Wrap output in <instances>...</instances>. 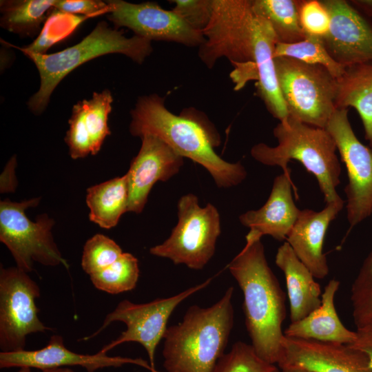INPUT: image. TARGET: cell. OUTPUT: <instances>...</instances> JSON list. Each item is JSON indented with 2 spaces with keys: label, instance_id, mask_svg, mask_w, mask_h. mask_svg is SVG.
<instances>
[{
  "label": "cell",
  "instance_id": "3",
  "mask_svg": "<svg viewBox=\"0 0 372 372\" xmlns=\"http://www.w3.org/2000/svg\"><path fill=\"white\" fill-rule=\"evenodd\" d=\"M233 293L229 287L211 307H189L180 322L167 328L163 356L167 372H213L234 326Z\"/></svg>",
  "mask_w": 372,
  "mask_h": 372
},
{
  "label": "cell",
  "instance_id": "39",
  "mask_svg": "<svg viewBox=\"0 0 372 372\" xmlns=\"http://www.w3.org/2000/svg\"><path fill=\"white\" fill-rule=\"evenodd\" d=\"M17 372H33V371H32V369L23 367V368H19V371H17ZM40 372H74V371L69 369L68 367H61V368L45 369V370L41 371Z\"/></svg>",
  "mask_w": 372,
  "mask_h": 372
},
{
  "label": "cell",
  "instance_id": "4",
  "mask_svg": "<svg viewBox=\"0 0 372 372\" xmlns=\"http://www.w3.org/2000/svg\"><path fill=\"white\" fill-rule=\"evenodd\" d=\"M18 49L34 63L39 74V88L28 101L29 109L37 115L45 110L59 83L81 65L109 54H121L142 64L153 51L149 40L136 35L126 37L104 21L80 42L61 51L46 54Z\"/></svg>",
  "mask_w": 372,
  "mask_h": 372
},
{
  "label": "cell",
  "instance_id": "27",
  "mask_svg": "<svg viewBox=\"0 0 372 372\" xmlns=\"http://www.w3.org/2000/svg\"><path fill=\"white\" fill-rule=\"evenodd\" d=\"M251 3L254 12L270 23L278 43H293L306 37L300 21L299 1L251 0Z\"/></svg>",
  "mask_w": 372,
  "mask_h": 372
},
{
  "label": "cell",
  "instance_id": "33",
  "mask_svg": "<svg viewBox=\"0 0 372 372\" xmlns=\"http://www.w3.org/2000/svg\"><path fill=\"white\" fill-rule=\"evenodd\" d=\"M299 17L307 34L322 38L329 32L330 16L321 1H299Z\"/></svg>",
  "mask_w": 372,
  "mask_h": 372
},
{
  "label": "cell",
  "instance_id": "2",
  "mask_svg": "<svg viewBox=\"0 0 372 372\" xmlns=\"http://www.w3.org/2000/svg\"><path fill=\"white\" fill-rule=\"evenodd\" d=\"M245 240L228 269L243 293L245 327L251 345L259 357L276 364L285 336V294L267 263L261 238L247 234Z\"/></svg>",
  "mask_w": 372,
  "mask_h": 372
},
{
  "label": "cell",
  "instance_id": "34",
  "mask_svg": "<svg viewBox=\"0 0 372 372\" xmlns=\"http://www.w3.org/2000/svg\"><path fill=\"white\" fill-rule=\"evenodd\" d=\"M172 10L193 29L202 32L208 25L213 10V0H174Z\"/></svg>",
  "mask_w": 372,
  "mask_h": 372
},
{
  "label": "cell",
  "instance_id": "13",
  "mask_svg": "<svg viewBox=\"0 0 372 372\" xmlns=\"http://www.w3.org/2000/svg\"><path fill=\"white\" fill-rule=\"evenodd\" d=\"M106 1L107 19L116 29L127 28L150 41L174 42L187 47L199 48L205 41L202 32L193 29L172 10H165L156 2Z\"/></svg>",
  "mask_w": 372,
  "mask_h": 372
},
{
  "label": "cell",
  "instance_id": "22",
  "mask_svg": "<svg viewBox=\"0 0 372 372\" xmlns=\"http://www.w3.org/2000/svg\"><path fill=\"white\" fill-rule=\"evenodd\" d=\"M275 262L285 277L291 322L303 319L321 304L320 285L287 241L278 249Z\"/></svg>",
  "mask_w": 372,
  "mask_h": 372
},
{
  "label": "cell",
  "instance_id": "12",
  "mask_svg": "<svg viewBox=\"0 0 372 372\" xmlns=\"http://www.w3.org/2000/svg\"><path fill=\"white\" fill-rule=\"evenodd\" d=\"M325 129L334 139L347 169V216L353 227L372 214V149L356 137L348 109H336Z\"/></svg>",
  "mask_w": 372,
  "mask_h": 372
},
{
  "label": "cell",
  "instance_id": "21",
  "mask_svg": "<svg viewBox=\"0 0 372 372\" xmlns=\"http://www.w3.org/2000/svg\"><path fill=\"white\" fill-rule=\"evenodd\" d=\"M339 287L340 281L330 280L322 293L320 307L303 319L291 322L284 331L285 336L344 344L353 343L356 331L343 324L335 307V296Z\"/></svg>",
  "mask_w": 372,
  "mask_h": 372
},
{
  "label": "cell",
  "instance_id": "36",
  "mask_svg": "<svg viewBox=\"0 0 372 372\" xmlns=\"http://www.w3.org/2000/svg\"><path fill=\"white\" fill-rule=\"evenodd\" d=\"M355 331V340L349 345L364 353L372 368V325L358 328Z\"/></svg>",
  "mask_w": 372,
  "mask_h": 372
},
{
  "label": "cell",
  "instance_id": "23",
  "mask_svg": "<svg viewBox=\"0 0 372 372\" xmlns=\"http://www.w3.org/2000/svg\"><path fill=\"white\" fill-rule=\"evenodd\" d=\"M337 81L336 109L356 110L372 147V61L345 67Z\"/></svg>",
  "mask_w": 372,
  "mask_h": 372
},
{
  "label": "cell",
  "instance_id": "6",
  "mask_svg": "<svg viewBox=\"0 0 372 372\" xmlns=\"http://www.w3.org/2000/svg\"><path fill=\"white\" fill-rule=\"evenodd\" d=\"M274 60L289 116L325 129L336 110L337 79L320 65L284 56Z\"/></svg>",
  "mask_w": 372,
  "mask_h": 372
},
{
  "label": "cell",
  "instance_id": "30",
  "mask_svg": "<svg viewBox=\"0 0 372 372\" xmlns=\"http://www.w3.org/2000/svg\"><path fill=\"white\" fill-rule=\"evenodd\" d=\"M213 372H280V369L259 357L251 344L238 341L218 360Z\"/></svg>",
  "mask_w": 372,
  "mask_h": 372
},
{
  "label": "cell",
  "instance_id": "29",
  "mask_svg": "<svg viewBox=\"0 0 372 372\" xmlns=\"http://www.w3.org/2000/svg\"><path fill=\"white\" fill-rule=\"evenodd\" d=\"M138 276V260L127 252L104 269L90 276L92 283L96 289L111 294L134 289Z\"/></svg>",
  "mask_w": 372,
  "mask_h": 372
},
{
  "label": "cell",
  "instance_id": "16",
  "mask_svg": "<svg viewBox=\"0 0 372 372\" xmlns=\"http://www.w3.org/2000/svg\"><path fill=\"white\" fill-rule=\"evenodd\" d=\"M137 155L126 173L129 187L127 211H143L149 194L158 181L165 182L177 174L184 158L153 134H145Z\"/></svg>",
  "mask_w": 372,
  "mask_h": 372
},
{
  "label": "cell",
  "instance_id": "15",
  "mask_svg": "<svg viewBox=\"0 0 372 372\" xmlns=\"http://www.w3.org/2000/svg\"><path fill=\"white\" fill-rule=\"evenodd\" d=\"M277 364L280 369L298 367L311 372H372L366 355L349 344L286 336Z\"/></svg>",
  "mask_w": 372,
  "mask_h": 372
},
{
  "label": "cell",
  "instance_id": "25",
  "mask_svg": "<svg viewBox=\"0 0 372 372\" xmlns=\"http://www.w3.org/2000/svg\"><path fill=\"white\" fill-rule=\"evenodd\" d=\"M113 97L109 90L94 92L90 99L78 101L72 107L69 125L78 129L90 141L92 154L101 149L105 138L110 134L109 114Z\"/></svg>",
  "mask_w": 372,
  "mask_h": 372
},
{
  "label": "cell",
  "instance_id": "17",
  "mask_svg": "<svg viewBox=\"0 0 372 372\" xmlns=\"http://www.w3.org/2000/svg\"><path fill=\"white\" fill-rule=\"evenodd\" d=\"M125 364H133L151 371L148 363L141 358L109 356L101 350L95 354H81L68 349L62 336L53 335L43 348L37 350H22L0 353V368L12 367L50 369L79 366L87 372H95L105 367H119Z\"/></svg>",
  "mask_w": 372,
  "mask_h": 372
},
{
  "label": "cell",
  "instance_id": "35",
  "mask_svg": "<svg viewBox=\"0 0 372 372\" xmlns=\"http://www.w3.org/2000/svg\"><path fill=\"white\" fill-rule=\"evenodd\" d=\"M54 10L69 14L92 16L100 12H107V1L100 0H56Z\"/></svg>",
  "mask_w": 372,
  "mask_h": 372
},
{
  "label": "cell",
  "instance_id": "1",
  "mask_svg": "<svg viewBox=\"0 0 372 372\" xmlns=\"http://www.w3.org/2000/svg\"><path fill=\"white\" fill-rule=\"evenodd\" d=\"M131 118L133 136L149 134L160 138L178 155L203 166L218 187L236 186L245 179L247 173L240 162L229 163L216 154L220 136L196 110L185 109L176 115L166 107L164 97L152 94L138 97Z\"/></svg>",
  "mask_w": 372,
  "mask_h": 372
},
{
  "label": "cell",
  "instance_id": "19",
  "mask_svg": "<svg viewBox=\"0 0 372 372\" xmlns=\"http://www.w3.org/2000/svg\"><path fill=\"white\" fill-rule=\"evenodd\" d=\"M290 170L277 176L265 204L239 216L240 223L249 228L247 235L262 238L271 236L277 240H286L300 210L295 205Z\"/></svg>",
  "mask_w": 372,
  "mask_h": 372
},
{
  "label": "cell",
  "instance_id": "7",
  "mask_svg": "<svg viewBox=\"0 0 372 372\" xmlns=\"http://www.w3.org/2000/svg\"><path fill=\"white\" fill-rule=\"evenodd\" d=\"M255 17L251 0H213L211 20L203 31L205 41L198 48L202 62L211 69L225 57L234 71L256 73Z\"/></svg>",
  "mask_w": 372,
  "mask_h": 372
},
{
  "label": "cell",
  "instance_id": "24",
  "mask_svg": "<svg viewBox=\"0 0 372 372\" xmlns=\"http://www.w3.org/2000/svg\"><path fill=\"white\" fill-rule=\"evenodd\" d=\"M129 187L125 174L87 189L86 203L90 220L102 228L115 227L127 212Z\"/></svg>",
  "mask_w": 372,
  "mask_h": 372
},
{
  "label": "cell",
  "instance_id": "26",
  "mask_svg": "<svg viewBox=\"0 0 372 372\" xmlns=\"http://www.w3.org/2000/svg\"><path fill=\"white\" fill-rule=\"evenodd\" d=\"M56 0H3L0 3V25L21 37H33L41 29Z\"/></svg>",
  "mask_w": 372,
  "mask_h": 372
},
{
  "label": "cell",
  "instance_id": "18",
  "mask_svg": "<svg viewBox=\"0 0 372 372\" xmlns=\"http://www.w3.org/2000/svg\"><path fill=\"white\" fill-rule=\"evenodd\" d=\"M343 199L327 204L320 211L300 210L287 236V242L300 260L316 278L322 279L329 273V266L323 253V243L330 223L344 205Z\"/></svg>",
  "mask_w": 372,
  "mask_h": 372
},
{
  "label": "cell",
  "instance_id": "32",
  "mask_svg": "<svg viewBox=\"0 0 372 372\" xmlns=\"http://www.w3.org/2000/svg\"><path fill=\"white\" fill-rule=\"evenodd\" d=\"M123 254L120 246L113 240L97 234L87 240L84 245L81 267L90 276L114 262Z\"/></svg>",
  "mask_w": 372,
  "mask_h": 372
},
{
  "label": "cell",
  "instance_id": "20",
  "mask_svg": "<svg viewBox=\"0 0 372 372\" xmlns=\"http://www.w3.org/2000/svg\"><path fill=\"white\" fill-rule=\"evenodd\" d=\"M278 39L270 23L256 14L255 19V65L256 89L269 112L280 122L289 117L276 70L274 52Z\"/></svg>",
  "mask_w": 372,
  "mask_h": 372
},
{
  "label": "cell",
  "instance_id": "37",
  "mask_svg": "<svg viewBox=\"0 0 372 372\" xmlns=\"http://www.w3.org/2000/svg\"><path fill=\"white\" fill-rule=\"evenodd\" d=\"M16 165V158H12L1 176V192H14L15 189L16 178L14 175V168Z\"/></svg>",
  "mask_w": 372,
  "mask_h": 372
},
{
  "label": "cell",
  "instance_id": "8",
  "mask_svg": "<svg viewBox=\"0 0 372 372\" xmlns=\"http://www.w3.org/2000/svg\"><path fill=\"white\" fill-rule=\"evenodd\" d=\"M178 223L169 237L152 247L149 253L168 258L175 265L200 270L213 257L220 234V218L216 207L208 203L200 207L193 194L181 196L178 202Z\"/></svg>",
  "mask_w": 372,
  "mask_h": 372
},
{
  "label": "cell",
  "instance_id": "11",
  "mask_svg": "<svg viewBox=\"0 0 372 372\" xmlns=\"http://www.w3.org/2000/svg\"><path fill=\"white\" fill-rule=\"evenodd\" d=\"M41 290L28 273L17 267L0 270V349H25L28 335L50 329L40 320L36 304Z\"/></svg>",
  "mask_w": 372,
  "mask_h": 372
},
{
  "label": "cell",
  "instance_id": "14",
  "mask_svg": "<svg viewBox=\"0 0 372 372\" xmlns=\"http://www.w3.org/2000/svg\"><path fill=\"white\" fill-rule=\"evenodd\" d=\"M330 16V28L323 37L331 56L344 67L372 61V23L344 0L321 1Z\"/></svg>",
  "mask_w": 372,
  "mask_h": 372
},
{
  "label": "cell",
  "instance_id": "38",
  "mask_svg": "<svg viewBox=\"0 0 372 372\" xmlns=\"http://www.w3.org/2000/svg\"><path fill=\"white\" fill-rule=\"evenodd\" d=\"M355 8L368 18H372V0L348 1Z\"/></svg>",
  "mask_w": 372,
  "mask_h": 372
},
{
  "label": "cell",
  "instance_id": "40",
  "mask_svg": "<svg viewBox=\"0 0 372 372\" xmlns=\"http://www.w3.org/2000/svg\"><path fill=\"white\" fill-rule=\"evenodd\" d=\"M280 372H311L309 370L298 368V367H289L280 369Z\"/></svg>",
  "mask_w": 372,
  "mask_h": 372
},
{
  "label": "cell",
  "instance_id": "5",
  "mask_svg": "<svg viewBox=\"0 0 372 372\" xmlns=\"http://www.w3.org/2000/svg\"><path fill=\"white\" fill-rule=\"evenodd\" d=\"M273 132L278 145L271 147L263 143L254 145L250 153L256 161L265 165L280 166L287 172L289 161L296 160L316 176L327 204L342 199L336 191L341 174L337 146L326 129L289 116Z\"/></svg>",
  "mask_w": 372,
  "mask_h": 372
},
{
  "label": "cell",
  "instance_id": "28",
  "mask_svg": "<svg viewBox=\"0 0 372 372\" xmlns=\"http://www.w3.org/2000/svg\"><path fill=\"white\" fill-rule=\"evenodd\" d=\"M292 58L309 64L325 68L335 79L344 73L345 67L335 61L326 49L322 39L307 34L304 39L293 43H277L274 57Z\"/></svg>",
  "mask_w": 372,
  "mask_h": 372
},
{
  "label": "cell",
  "instance_id": "31",
  "mask_svg": "<svg viewBox=\"0 0 372 372\" xmlns=\"http://www.w3.org/2000/svg\"><path fill=\"white\" fill-rule=\"evenodd\" d=\"M351 301L356 329L372 325V251L352 284Z\"/></svg>",
  "mask_w": 372,
  "mask_h": 372
},
{
  "label": "cell",
  "instance_id": "10",
  "mask_svg": "<svg viewBox=\"0 0 372 372\" xmlns=\"http://www.w3.org/2000/svg\"><path fill=\"white\" fill-rule=\"evenodd\" d=\"M211 278L192 287L175 296L157 298L147 303L137 304L127 300L121 301L109 313L101 327L94 333L83 338L90 340L106 329L112 322L119 321L126 324L127 329L114 340L104 346L101 351L107 353L123 343L134 342L141 344L149 357L151 372H158L154 366V353L156 347L163 339L169 316L184 300L206 287Z\"/></svg>",
  "mask_w": 372,
  "mask_h": 372
},
{
  "label": "cell",
  "instance_id": "9",
  "mask_svg": "<svg viewBox=\"0 0 372 372\" xmlns=\"http://www.w3.org/2000/svg\"><path fill=\"white\" fill-rule=\"evenodd\" d=\"M39 200L34 198L19 203L1 201L0 241L10 251L16 267L27 273L32 271L34 262L68 268L52 236L53 219L43 214L32 221L26 216L25 210L36 207Z\"/></svg>",
  "mask_w": 372,
  "mask_h": 372
}]
</instances>
